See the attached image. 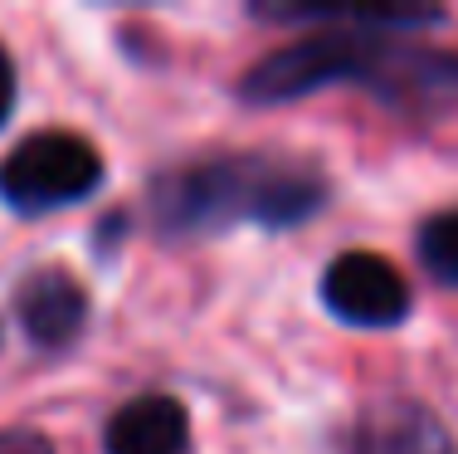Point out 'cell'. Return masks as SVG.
I'll return each instance as SVG.
<instances>
[{
    "mask_svg": "<svg viewBox=\"0 0 458 454\" xmlns=\"http://www.w3.org/2000/svg\"><path fill=\"white\" fill-rule=\"evenodd\" d=\"M420 259L439 284L458 288V210H444L420 225Z\"/></svg>",
    "mask_w": 458,
    "mask_h": 454,
    "instance_id": "cell-8",
    "label": "cell"
},
{
    "mask_svg": "<svg viewBox=\"0 0 458 454\" xmlns=\"http://www.w3.org/2000/svg\"><path fill=\"white\" fill-rule=\"evenodd\" d=\"M15 313H20L25 338L35 347L54 352V347H69L83 332V322H89V294L64 269H35L15 288Z\"/></svg>",
    "mask_w": 458,
    "mask_h": 454,
    "instance_id": "cell-5",
    "label": "cell"
},
{
    "mask_svg": "<svg viewBox=\"0 0 458 454\" xmlns=\"http://www.w3.org/2000/svg\"><path fill=\"white\" fill-rule=\"evenodd\" d=\"M327 181L312 161L264 157V151H239V157L185 161L151 181V210L161 230L171 235H210L225 225H288L322 210Z\"/></svg>",
    "mask_w": 458,
    "mask_h": 454,
    "instance_id": "cell-1",
    "label": "cell"
},
{
    "mask_svg": "<svg viewBox=\"0 0 458 454\" xmlns=\"http://www.w3.org/2000/svg\"><path fill=\"white\" fill-rule=\"evenodd\" d=\"M10 107H15V64H10L5 49H0V127H5Z\"/></svg>",
    "mask_w": 458,
    "mask_h": 454,
    "instance_id": "cell-10",
    "label": "cell"
},
{
    "mask_svg": "<svg viewBox=\"0 0 458 454\" xmlns=\"http://www.w3.org/2000/svg\"><path fill=\"white\" fill-rule=\"evenodd\" d=\"M356 454H454L449 430L414 401H376L356 420Z\"/></svg>",
    "mask_w": 458,
    "mask_h": 454,
    "instance_id": "cell-7",
    "label": "cell"
},
{
    "mask_svg": "<svg viewBox=\"0 0 458 454\" xmlns=\"http://www.w3.org/2000/svg\"><path fill=\"white\" fill-rule=\"evenodd\" d=\"M322 303L352 328H395L410 313V284L390 259L352 250L327 264Z\"/></svg>",
    "mask_w": 458,
    "mask_h": 454,
    "instance_id": "cell-4",
    "label": "cell"
},
{
    "mask_svg": "<svg viewBox=\"0 0 458 454\" xmlns=\"http://www.w3.org/2000/svg\"><path fill=\"white\" fill-rule=\"evenodd\" d=\"M103 450L107 454H185L191 450V420H185V406L166 391L132 396V401L107 420Z\"/></svg>",
    "mask_w": 458,
    "mask_h": 454,
    "instance_id": "cell-6",
    "label": "cell"
},
{
    "mask_svg": "<svg viewBox=\"0 0 458 454\" xmlns=\"http://www.w3.org/2000/svg\"><path fill=\"white\" fill-rule=\"evenodd\" d=\"M103 186V157L73 133L25 137L0 161V196L15 210H59Z\"/></svg>",
    "mask_w": 458,
    "mask_h": 454,
    "instance_id": "cell-3",
    "label": "cell"
},
{
    "mask_svg": "<svg viewBox=\"0 0 458 454\" xmlns=\"http://www.w3.org/2000/svg\"><path fill=\"white\" fill-rule=\"evenodd\" d=\"M332 83H370L386 99H434L458 89V59L366 30H322L259 59L239 93L249 103H293Z\"/></svg>",
    "mask_w": 458,
    "mask_h": 454,
    "instance_id": "cell-2",
    "label": "cell"
},
{
    "mask_svg": "<svg viewBox=\"0 0 458 454\" xmlns=\"http://www.w3.org/2000/svg\"><path fill=\"white\" fill-rule=\"evenodd\" d=\"M0 454H54V445L39 430H0Z\"/></svg>",
    "mask_w": 458,
    "mask_h": 454,
    "instance_id": "cell-9",
    "label": "cell"
}]
</instances>
